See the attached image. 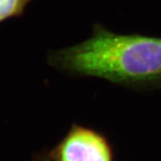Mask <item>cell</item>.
<instances>
[{
  "mask_svg": "<svg viewBox=\"0 0 161 161\" xmlns=\"http://www.w3.org/2000/svg\"><path fill=\"white\" fill-rule=\"evenodd\" d=\"M48 64L72 75L126 87H161V38L119 35L100 25L80 43L52 52Z\"/></svg>",
  "mask_w": 161,
  "mask_h": 161,
  "instance_id": "1",
  "label": "cell"
},
{
  "mask_svg": "<svg viewBox=\"0 0 161 161\" xmlns=\"http://www.w3.org/2000/svg\"><path fill=\"white\" fill-rule=\"evenodd\" d=\"M58 161H111L106 139L97 131L74 125L57 150Z\"/></svg>",
  "mask_w": 161,
  "mask_h": 161,
  "instance_id": "2",
  "label": "cell"
},
{
  "mask_svg": "<svg viewBox=\"0 0 161 161\" xmlns=\"http://www.w3.org/2000/svg\"><path fill=\"white\" fill-rule=\"evenodd\" d=\"M30 0H0V22L23 12Z\"/></svg>",
  "mask_w": 161,
  "mask_h": 161,
  "instance_id": "3",
  "label": "cell"
},
{
  "mask_svg": "<svg viewBox=\"0 0 161 161\" xmlns=\"http://www.w3.org/2000/svg\"><path fill=\"white\" fill-rule=\"evenodd\" d=\"M41 161H43V160H41Z\"/></svg>",
  "mask_w": 161,
  "mask_h": 161,
  "instance_id": "4",
  "label": "cell"
}]
</instances>
